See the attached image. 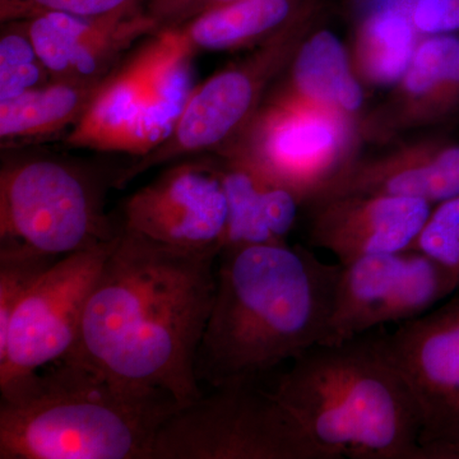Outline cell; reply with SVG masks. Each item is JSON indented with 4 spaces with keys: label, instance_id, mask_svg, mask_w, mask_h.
<instances>
[{
    "label": "cell",
    "instance_id": "6da1fadb",
    "mask_svg": "<svg viewBox=\"0 0 459 459\" xmlns=\"http://www.w3.org/2000/svg\"><path fill=\"white\" fill-rule=\"evenodd\" d=\"M219 255L165 246L122 226L87 301L80 342L65 358L165 392L180 409L199 400L195 365Z\"/></svg>",
    "mask_w": 459,
    "mask_h": 459
},
{
    "label": "cell",
    "instance_id": "7a4b0ae2",
    "mask_svg": "<svg viewBox=\"0 0 459 459\" xmlns=\"http://www.w3.org/2000/svg\"><path fill=\"white\" fill-rule=\"evenodd\" d=\"M212 310L199 344L197 377L211 388L263 374L327 341L340 263L303 247H225Z\"/></svg>",
    "mask_w": 459,
    "mask_h": 459
},
{
    "label": "cell",
    "instance_id": "3957f363",
    "mask_svg": "<svg viewBox=\"0 0 459 459\" xmlns=\"http://www.w3.org/2000/svg\"><path fill=\"white\" fill-rule=\"evenodd\" d=\"M0 459H152L157 431L180 409L65 358L0 386Z\"/></svg>",
    "mask_w": 459,
    "mask_h": 459
},
{
    "label": "cell",
    "instance_id": "277c9868",
    "mask_svg": "<svg viewBox=\"0 0 459 459\" xmlns=\"http://www.w3.org/2000/svg\"><path fill=\"white\" fill-rule=\"evenodd\" d=\"M370 333L301 353L272 392L331 459H422L416 402Z\"/></svg>",
    "mask_w": 459,
    "mask_h": 459
},
{
    "label": "cell",
    "instance_id": "5b68a950",
    "mask_svg": "<svg viewBox=\"0 0 459 459\" xmlns=\"http://www.w3.org/2000/svg\"><path fill=\"white\" fill-rule=\"evenodd\" d=\"M122 170L105 171L65 157L3 152L0 246L65 256L111 243L122 222L108 216L105 204Z\"/></svg>",
    "mask_w": 459,
    "mask_h": 459
},
{
    "label": "cell",
    "instance_id": "8992f818",
    "mask_svg": "<svg viewBox=\"0 0 459 459\" xmlns=\"http://www.w3.org/2000/svg\"><path fill=\"white\" fill-rule=\"evenodd\" d=\"M322 12L323 0H304L282 29L192 90L170 134L123 168L117 188L157 166L216 153L237 140L307 33L318 26Z\"/></svg>",
    "mask_w": 459,
    "mask_h": 459
},
{
    "label": "cell",
    "instance_id": "52a82bcc",
    "mask_svg": "<svg viewBox=\"0 0 459 459\" xmlns=\"http://www.w3.org/2000/svg\"><path fill=\"white\" fill-rule=\"evenodd\" d=\"M152 459H331L256 380L213 386L165 420Z\"/></svg>",
    "mask_w": 459,
    "mask_h": 459
},
{
    "label": "cell",
    "instance_id": "ba28073f",
    "mask_svg": "<svg viewBox=\"0 0 459 459\" xmlns=\"http://www.w3.org/2000/svg\"><path fill=\"white\" fill-rule=\"evenodd\" d=\"M362 141L360 126L336 111L265 99L237 140L216 153L243 157L310 204L360 156Z\"/></svg>",
    "mask_w": 459,
    "mask_h": 459
},
{
    "label": "cell",
    "instance_id": "9c48e42d",
    "mask_svg": "<svg viewBox=\"0 0 459 459\" xmlns=\"http://www.w3.org/2000/svg\"><path fill=\"white\" fill-rule=\"evenodd\" d=\"M458 290L455 277L418 249L341 264L325 344L419 318Z\"/></svg>",
    "mask_w": 459,
    "mask_h": 459
},
{
    "label": "cell",
    "instance_id": "30bf717a",
    "mask_svg": "<svg viewBox=\"0 0 459 459\" xmlns=\"http://www.w3.org/2000/svg\"><path fill=\"white\" fill-rule=\"evenodd\" d=\"M117 238L63 256L21 301L0 338V386L62 360L77 347L91 291Z\"/></svg>",
    "mask_w": 459,
    "mask_h": 459
},
{
    "label": "cell",
    "instance_id": "8fae6325",
    "mask_svg": "<svg viewBox=\"0 0 459 459\" xmlns=\"http://www.w3.org/2000/svg\"><path fill=\"white\" fill-rule=\"evenodd\" d=\"M380 340L418 406L422 459H459V294Z\"/></svg>",
    "mask_w": 459,
    "mask_h": 459
},
{
    "label": "cell",
    "instance_id": "7c38bea8",
    "mask_svg": "<svg viewBox=\"0 0 459 459\" xmlns=\"http://www.w3.org/2000/svg\"><path fill=\"white\" fill-rule=\"evenodd\" d=\"M123 229L165 246L221 253L229 226V202L214 155L172 162L126 199Z\"/></svg>",
    "mask_w": 459,
    "mask_h": 459
},
{
    "label": "cell",
    "instance_id": "4fadbf2b",
    "mask_svg": "<svg viewBox=\"0 0 459 459\" xmlns=\"http://www.w3.org/2000/svg\"><path fill=\"white\" fill-rule=\"evenodd\" d=\"M304 0H238L151 36L119 74L144 87L156 86L195 54L255 48L295 16Z\"/></svg>",
    "mask_w": 459,
    "mask_h": 459
},
{
    "label": "cell",
    "instance_id": "5bb4252c",
    "mask_svg": "<svg viewBox=\"0 0 459 459\" xmlns=\"http://www.w3.org/2000/svg\"><path fill=\"white\" fill-rule=\"evenodd\" d=\"M23 21L51 78L69 82L108 80L135 42L156 32L143 0L102 16L48 12Z\"/></svg>",
    "mask_w": 459,
    "mask_h": 459
},
{
    "label": "cell",
    "instance_id": "9a60e30c",
    "mask_svg": "<svg viewBox=\"0 0 459 459\" xmlns=\"http://www.w3.org/2000/svg\"><path fill=\"white\" fill-rule=\"evenodd\" d=\"M172 72L155 87H144L119 74V69L63 143L105 152H126L141 157L170 134L186 107L183 95L186 68Z\"/></svg>",
    "mask_w": 459,
    "mask_h": 459
},
{
    "label": "cell",
    "instance_id": "2e32d148",
    "mask_svg": "<svg viewBox=\"0 0 459 459\" xmlns=\"http://www.w3.org/2000/svg\"><path fill=\"white\" fill-rule=\"evenodd\" d=\"M310 243L341 264L413 249L434 205L422 199L344 193L316 199Z\"/></svg>",
    "mask_w": 459,
    "mask_h": 459
},
{
    "label": "cell",
    "instance_id": "e0dca14e",
    "mask_svg": "<svg viewBox=\"0 0 459 459\" xmlns=\"http://www.w3.org/2000/svg\"><path fill=\"white\" fill-rule=\"evenodd\" d=\"M362 122L364 140L389 141L459 115V35L422 38L410 65Z\"/></svg>",
    "mask_w": 459,
    "mask_h": 459
},
{
    "label": "cell",
    "instance_id": "ac0fdd59",
    "mask_svg": "<svg viewBox=\"0 0 459 459\" xmlns=\"http://www.w3.org/2000/svg\"><path fill=\"white\" fill-rule=\"evenodd\" d=\"M344 193L422 199L433 205L457 197L459 142L418 138L377 155L359 156L323 197Z\"/></svg>",
    "mask_w": 459,
    "mask_h": 459
},
{
    "label": "cell",
    "instance_id": "d6986e66",
    "mask_svg": "<svg viewBox=\"0 0 459 459\" xmlns=\"http://www.w3.org/2000/svg\"><path fill=\"white\" fill-rule=\"evenodd\" d=\"M274 84L265 99L318 105L349 117L360 128L367 117L365 86L353 68L350 49L331 30L314 27Z\"/></svg>",
    "mask_w": 459,
    "mask_h": 459
},
{
    "label": "cell",
    "instance_id": "ffe728a7",
    "mask_svg": "<svg viewBox=\"0 0 459 459\" xmlns=\"http://www.w3.org/2000/svg\"><path fill=\"white\" fill-rule=\"evenodd\" d=\"M211 155L219 160L228 195L225 247L286 244L303 205L298 195L243 157Z\"/></svg>",
    "mask_w": 459,
    "mask_h": 459
},
{
    "label": "cell",
    "instance_id": "44dd1931",
    "mask_svg": "<svg viewBox=\"0 0 459 459\" xmlns=\"http://www.w3.org/2000/svg\"><path fill=\"white\" fill-rule=\"evenodd\" d=\"M110 78L98 83L53 80L0 104L2 152L65 141L82 122Z\"/></svg>",
    "mask_w": 459,
    "mask_h": 459
},
{
    "label": "cell",
    "instance_id": "7402d4cb",
    "mask_svg": "<svg viewBox=\"0 0 459 459\" xmlns=\"http://www.w3.org/2000/svg\"><path fill=\"white\" fill-rule=\"evenodd\" d=\"M421 36L406 0L382 3L365 13L353 32L350 56L365 87L391 89L412 60Z\"/></svg>",
    "mask_w": 459,
    "mask_h": 459
},
{
    "label": "cell",
    "instance_id": "603a6c76",
    "mask_svg": "<svg viewBox=\"0 0 459 459\" xmlns=\"http://www.w3.org/2000/svg\"><path fill=\"white\" fill-rule=\"evenodd\" d=\"M0 33V104L53 81L25 21L2 23Z\"/></svg>",
    "mask_w": 459,
    "mask_h": 459
},
{
    "label": "cell",
    "instance_id": "cb8c5ba5",
    "mask_svg": "<svg viewBox=\"0 0 459 459\" xmlns=\"http://www.w3.org/2000/svg\"><path fill=\"white\" fill-rule=\"evenodd\" d=\"M63 256L25 246H0V338L7 333L18 305Z\"/></svg>",
    "mask_w": 459,
    "mask_h": 459
},
{
    "label": "cell",
    "instance_id": "d4e9b609",
    "mask_svg": "<svg viewBox=\"0 0 459 459\" xmlns=\"http://www.w3.org/2000/svg\"><path fill=\"white\" fill-rule=\"evenodd\" d=\"M413 249L439 263L459 285V195L435 205Z\"/></svg>",
    "mask_w": 459,
    "mask_h": 459
},
{
    "label": "cell",
    "instance_id": "484cf974",
    "mask_svg": "<svg viewBox=\"0 0 459 459\" xmlns=\"http://www.w3.org/2000/svg\"><path fill=\"white\" fill-rule=\"evenodd\" d=\"M133 0H0V22L23 21L48 13L78 14V16H102L126 7Z\"/></svg>",
    "mask_w": 459,
    "mask_h": 459
},
{
    "label": "cell",
    "instance_id": "4316f807",
    "mask_svg": "<svg viewBox=\"0 0 459 459\" xmlns=\"http://www.w3.org/2000/svg\"><path fill=\"white\" fill-rule=\"evenodd\" d=\"M421 38L459 35V0H406Z\"/></svg>",
    "mask_w": 459,
    "mask_h": 459
},
{
    "label": "cell",
    "instance_id": "83f0119b",
    "mask_svg": "<svg viewBox=\"0 0 459 459\" xmlns=\"http://www.w3.org/2000/svg\"><path fill=\"white\" fill-rule=\"evenodd\" d=\"M234 2L238 0H143V9L155 26L156 35L177 29L211 9Z\"/></svg>",
    "mask_w": 459,
    "mask_h": 459
}]
</instances>
